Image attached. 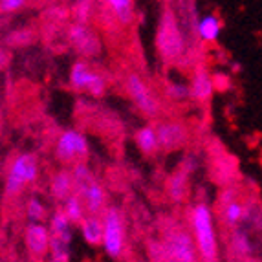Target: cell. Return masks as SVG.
<instances>
[{"label": "cell", "instance_id": "1", "mask_svg": "<svg viewBox=\"0 0 262 262\" xmlns=\"http://www.w3.org/2000/svg\"><path fill=\"white\" fill-rule=\"evenodd\" d=\"M189 233L192 236L198 258L202 262H219V235L214 213L206 200L194 202L187 211Z\"/></svg>", "mask_w": 262, "mask_h": 262}, {"label": "cell", "instance_id": "2", "mask_svg": "<svg viewBox=\"0 0 262 262\" xmlns=\"http://www.w3.org/2000/svg\"><path fill=\"white\" fill-rule=\"evenodd\" d=\"M154 46L165 64H176L187 53V39L180 24L178 13L170 6H165L160 13L156 26V35H154Z\"/></svg>", "mask_w": 262, "mask_h": 262}, {"label": "cell", "instance_id": "3", "mask_svg": "<svg viewBox=\"0 0 262 262\" xmlns=\"http://www.w3.org/2000/svg\"><path fill=\"white\" fill-rule=\"evenodd\" d=\"M70 172L74 180V191L81 198L86 213L101 216L103 211L108 207V194L97 176L94 174V170L88 163H79L70 167Z\"/></svg>", "mask_w": 262, "mask_h": 262}, {"label": "cell", "instance_id": "4", "mask_svg": "<svg viewBox=\"0 0 262 262\" xmlns=\"http://www.w3.org/2000/svg\"><path fill=\"white\" fill-rule=\"evenodd\" d=\"M53 156L66 169L79 165V163H86L88 156H90L88 138L77 128H66L57 136Z\"/></svg>", "mask_w": 262, "mask_h": 262}, {"label": "cell", "instance_id": "5", "mask_svg": "<svg viewBox=\"0 0 262 262\" xmlns=\"http://www.w3.org/2000/svg\"><path fill=\"white\" fill-rule=\"evenodd\" d=\"M103 251L110 258H121L127 249V224L121 209L116 206H108L103 214Z\"/></svg>", "mask_w": 262, "mask_h": 262}, {"label": "cell", "instance_id": "6", "mask_svg": "<svg viewBox=\"0 0 262 262\" xmlns=\"http://www.w3.org/2000/svg\"><path fill=\"white\" fill-rule=\"evenodd\" d=\"M125 92H127L128 99L132 101V105L140 110L143 116L150 119H156L162 112V101L156 96L154 88L149 84V81L140 75L138 72H128L125 77Z\"/></svg>", "mask_w": 262, "mask_h": 262}, {"label": "cell", "instance_id": "7", "mask_svg": "<svg viewBox=\"0 0 262 262\" xmlns=\"http://www.w3.org/2000/svg\"><path fill=\"white\" fill-rule=\"evenodd\" d=\"M50 231V262H70L74 224L66 219L61 207L48 216Z\"/></svg>", "mask_w": 262, "mask_h": 262}, {"label": "cell", "instance_id": "8", "mask_svg": "<svg viewBox=\"0 0 262 262\" xmlns=\"http://www.w3.org/2000/svg\"><path fill=\"white\" fill-rule=\"evenodd\" d=\"M39 178V160L35 154L22 152L15 158L6 174L4 191L8 196H17L20 194L26 185L33 184Z\"/></svg>", "mask_w": 262, "mask_h": 262}, {"label": "cell", "instance_id": "9", "mask_svg": "<svg viewBox=\"0 0 262 262\" xmlns=\"http://www.w3.org/2000/svg\"><path fill=\"white\" fill-rule=\"evenodd\" d=\"M160 241L165 248L169 262H198V253L192 236L184 226L172 224V226L165 227Z\"/></svg>", "mask_w": 262, "mask_h": 262}, {"label": "cell", "instance_id": "10", "mask_svg": "<svg viewBox=\"0 0 262 262\" xmlns=\"http://www.w3.org/2000/svg\"><path fill=\"white\" fill-rule=\"evenodd\" d=\"M68 83L75 92H86L92 97H103L106 94V88H108L105 75L83 59H79L72 64Z\"/></svg>", "mask_w": 262, "mask_h": 262}, {"label": "cell", "instance_id": "11", "mask_svg": "<svg viewBox=\"0 0 262 262\" xmlns=\"http://www.w3.org/2000/svg\"><path fill=\"white\" fill-rule=\"evenodd\" d=\"M68 42L77 55L83 57V61L99 57L101 52H103V42H101L99 35L90 24L72 22L68 26Z\"/></svg>", "mask_w": 262, "mask_h": 262}, {"label": "cell", "instance_id": "12", "mask_svg": "<svg viewBox=\"0 0 262 262\" xmlns=\"http://www.w3.org/2000/svg\"><path fill=\"white\" fill-rule=\"evenodd\" d=\"M158 136V145L163 152H174L185 147L189 141V128L185 123L176 119H162L154 125Z\"/></svg>", "mask_w": 262, "mask_h": 262}, {"label": "cell", "instance_id": "13", "mask_svg": "<svg viewBox=\"0 0 262 262\" xmlns=\"http://www.w3.org/2000/svg\"><path fill=\"white\" fill-rule=\"evenodd\" d=\"M189 97L191 101L198 103V105H206L209 103L211 97L214 94V86H213V75L209 74L204 64H196L194 70H192L191 81H189Z\"/></svg>", "mask_w": 262, "mask_h": 262}, {"label": "cell", "instance_id": "14", "mask_svg": "<svg viewBox=\"0 0 262 262\" xmlns=\"http://www.w3.org/2000/svg\"><path fill=\"white\" fill-rule=\"evenodd\" d=\"M103 9V15L108 17L110 22L119 24L121 28H128L136 17V2L134 0H105L97 4Z\"/></svg>", "mask_w": 262, "mask_h": 262}, {"label": "cell", "instance_id": "15", "mask_svg": "<svg viewBox=\"0 0 262 262\" xmlns=\"http://www.w3.org/2000/svg\"><path fill=\"white\" fill-rule=\"evenodd\" d=\"M24 244L33 257L42 258L50 255V231L44 224H28L24 229Z\"/></svg>", "mask_w": 262, "mask_h": 262}, {"label": "cell", "instance_id": "16", "mask_svg": "<svg viewBox=\"0 0 262 262\" xmlns=\"http://www.w3.org/2000/svg\"><path fill=\"white\" fill-rule=\"evenodd\" d=\"M50 194L55 202L59 204H64L68 198L74 194V180H72V172L70 169L61 167L59 170H55L50 178Z\"/></svg>", "mask_w": 262, "mask_h": 262}, {"label": "cell", "instance_id": "17", "mask_svg": "<svg viewBox=\"0 0 262 262\" xmlns=\"http://www.w3.org/2000/svg\"><path fill=\"white\" fill-rule=\"evenodd\" d=\"M189 174H191V172L180 165V169L174 170V172L170 174V178L167 180L165 191H167V196L170 198V202L184 204L189 198Z\"/></svg>", "mask_w": 262, "mask_h": 262}, {"label": "cell", "instance_id": "18", "mask_svg": "<svg viewBox=\"0 0 262 262\" xmlns=\"http://www.w3.org/2000/svg\"><path fill=\"white\" fill-rule=\"evenodd\" d=\"M220 31H222V22L216 15L207 13L198 17L196 22V39L204 44H213L219 40Z\"/></svg>", "mask_w": 262, "mask_h": 262}, {"label": "cell", "instance_id": "19", "mask_svg": "<svg viewBox=\"0 0 262 262\" xmlns=\"http://www.w3.org/2000/svg\"><path fill=\"white\" fill-rule=\"evenodd\" d=\"M134 143L141 154L145 156H154L160 152V145H158V136L154 123H147L143 127H140L134 134Z\"/></svg>", "mask_w": 262, "mask_h": 262}, {"label": "cell", "instance_id": "20", "mask_svg": "<svg viewBox=\"0 0 262 262\" xmlns=\"http://www.w3.org/2000/svg\"><path fill=\"white\" fill-rule=\"evenodd\" d=\"M79 231L88 246L101 248V244H103V220H101V216L86 214L83 222L79 224Z\"/></svg>", "mask_w": 262, "mask_h": 262}, {"label": "cell", "instance_id": "21", "mask_svg": "<svg viewBox=\"0 0 262 262\" xmlns=\"http://www.w3.org/2000/svg\"><path fill=\"white\" fill-rule=\"evenodd\" d=\"M229 251L235 255L236 258H249L253 253V242H251V235L244 227H236L229 233Z\"/></svg>", "mask_w": 262, "mask_h": 262}, {"label": "cell", "instance_id": "22", "mask_svg": "<svg viewBox=\"0 0 262 262\" xmlns=\"http://www.w3.org/2000/svg\"><path fill=\"white\" fill-rule=\"evenodd\" d=\"M219 214L222 224L227 229H236V227H242L244 224V202L238 198V200L227 204V206L219 207Z\"/></svg>", "mask_w": 262, "mask_h": 262}, {"label": "cell", "instance_id": "23", "mask_svg": "<svg viewBox=\"0 0 262 262\" xmlns=\"http://www.w3.org/2000/svg\"><path fill=\"white\" fill-rule=\"evenodd\" d=\"M61 211L64 213V216L70 220L74 226H79V224L84 220V216L88 214L86 209H84V206H83V202H81V198H79L75 192L64 202V204H62Z\"/></svg>", "mask_w": 262, "mask_h": 262}, {"label": "cell", "instance_id": "24", "mask_svg": "<svg viewBox=\"0 0 262 262\" xmlns=\"http://www.w3.org/2000/svg\"><path fill=\"white\" fill-rule=\"evenodd\" d=\"M26 219L28 224H44V220L48 219V207L40 198L31 196L26 202Z\"/></svg>", "mask_w": 262, "mask_h": 262}, {"label": "cell", "instance_id": "25", "mask_svg": "<svg viewBox=\"0 0 262 262\" xmlns=\"http://www.w3.org/2000/svg\"><path fill=\"white\" fill-rule=\"evenodd\" d=\"M165 97L172 103H185V101H191L189 97V86L185 83H180V81H170L165 84Z\"/></svg>", "mask_w": 262, "mask_h": 262}, {"label": "cell", "instance_id": "26", "mask_svg": "<svg viewBox=\"0 0 262 262\" xmlns=\"http://www.w3.org/2000/svg\"><path fill=\"white\" fill-rule=\"evenodd\" d=\"M96 4L94 2H75L72 6V15H74L75 20L74 22H79V24H90V20L94 18L96 15Z\"/></svg>", "mask_w": 262, "mask_h": 262}, {"label": "cell", "instance_id": "27", "mask_svg": "<svg viewBox=\"0 0 262 262\" xmlns=\"http://www.w3.org/2000/svg\"><path fill=\"white\" fill-rule=\"evenodd\" d=\"M147 255L152 262H169V257L165 253L162 241H149L147 244Z\"/></svg>", "mask_w": 262, "mask_h": 262}, {"label": "cell", "instance_id": "28", "mask_svg": "<svg viewBox=\"0 0 262 262\" xmlns=\"http://www.w3.org/2000/svg\"><path fill=\"white\" fill-rule=\"evenodd\" d=\"M31 39H33V35L30 30H18L8 37V44L9 46H24V44H30Z\"/></svg>", "mask_w": 262, "mask_h": 262}, {"label": "cell", "instance_id": "29", "mask_svg": "<svg viewBox=\"0 0 262 262\" xmlns=\"http://www.w3.org/2000/svg\"><path fill=\"white\" fill-rule=\"evenodd\" d=\"M26 4V0H0V11L2 13H15L17 9L24 8Z\"/></svg>", "mask_w": 262, "mask_h": 262}, {"label": "cell", "instance_id": "30", "mask_svg": "<svg viewBox=\"0 0 262 262\" xmlns=\"http://www.w3.org/2000/svg\"><path fill=\"white\" fill-rule=\"evenodd\" d=\"M213 86H214V92H226L231 86V79L227 77L226 74H216L213 75Z\"/></svg>", "mask_w": 262, "mask_h": 262}, {"label": "cell", "instance_id": "31", "mask_svg": "<svg viewBox=\"0 0 262 262\" xmlns=\"http://www.w3.org/2000/svg\"><path fill=\"white\" fill-rule=\"evenodd\" d=\"M8 61H9L8 52H6V50H0V68H4V66L8 64Z\"/></svg>", "mask_w": 262, "mask_h": 262}]
</instances>
